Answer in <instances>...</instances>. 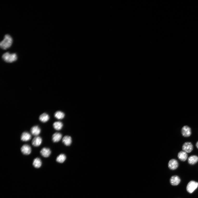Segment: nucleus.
Segmentation results:
<instances>
[{
    "mask_svg": "<svg viewBox=\"0 0 198 198\" xmlns=\"http://www.w3.org/2000/svg\"><path fill=\"white\" fill-rule=\"evenodd\" d=\"M22 154L25 155L30 154L31 151V149L30 146L27 144L23 145L21 148Z\"/></svg>",
    "mask_w": 198,
    "mask_h": 198,
    "instance_id": "nucleus-7",
    "label": "nucleus"
},
{
    "mask_svg": "<svg viewBox=\"0 0 198 198\" xmlns=\"http://www.w3.org/2000/svg\"><path fill=\"white\" fill-rule=\"evenodd\" d=\"M63 124L62 122L60 121L55 122L53 124V126L55 129L59 130L62 129Z\"/></svg>",
    "mask_w": 198,
    "mask_h": 198,
    "instance_id": "nucleus-19",
    "label": "nucleus"
},
{
    "mask_svg": "<svg viewBox=\"0 0 198 198\" xmlns=\"http://www.w3.org/2000/svg\"><path fill=\"white\" fill-rule=\"evenodd\" d=\"M179 166V163L177 160L172 159L170 160L168 163V167L172 170L176 169Z\"/></svg>",
    "mask_w": 198,
    "mask_h": 198,
    "instance_id": "nucleus-6",
    "label": "nucleus"
},
{
    "mask_svg": "<svg viewBox=\"0 0 198 198\" xmlns=\"http://www.w3.org/2000/svg\"><path fill=\"white\" fill-rule=\"evenodd\" d=\"M31 138V134L27 132H24L22 134L21 140L23 141H27L30 140Z\"/></svg>",
    "mask_w": 198,
    "mask_h": 198,
    "instance_id": "nucleus-14",
    "label": "nucleus"
},
{
    "mask_svg": "<svg viewBox=\"0 0 198 198\" xmlns=\"http://www.w3.org/2000/svg\"><path fill=\"white\" fill-rule=\"evenodd\" d=\"M41 132V129L38 126H36L33 127L31 129V134L34 136H37L39 135Z\"/></svg>",
    "mask_w": 198,
    "mask_h": 198,
    "instance_id": "nucleus-13",
    "label": "nucleus"
},
{
    "mask_svg": "<svg viewBox=\"0 0 198 198\" xmlns=\"http://www.w3.org/2000/svg\"><path fill=\"white\" fill-rule=\"evenodd\" d=\"M62 142L65 146H69L72 143V138L70 136H65L63 138Z\"/></svg>",
    "mask_w": 198,
    "mask_h": 198,
    "instance_id": "nucleus-15",
    "label": "nucleus"
},
{
    "mask_svg": "<svg viewBox=\"0 0 198 198\" xmlns=\"http://www.w3.org/2000/svg\"><path fill=\"white\" fill-rule=\"evenodd\" d=\"M51 153V151L50 149L46 148H43L40 151V153L42 156L45 158L49 157Z\"/></svg>",
    "mask_w": 198,
    "mask_h": 198,
    "instance_id": "nucleus-11",
    "label": "nucleus"
},
{
    "mask_svg": "<svg viewBox=\"0 0 198 198\" xmlns=\"http://www.w3.org/2000/svg\"><path fill=\"white\" fill-rule=\"evenodd\" d=\"M42 139L40 136H36L32 140V144L35 147H38L41 144Z\"/></svg>",
    "mask_w": 198,
    "mask_h": 198,
    "instance_id": "nucleus-10",
    "label": "nucleus"
},
{
    "mask_svg": "<svg viewBox=\"0 0 198 198\" xmlns=\"http://www.w3.org/2000/svg\"><path fill=\"white\" fill-rule=\"evenodd\" d=\"M42 162L41 159L38 158L35 159L33 162V165L36 168H39L41 166Z\"/></svg>",
    "mask_w": 198,
    "mask_h": 198,
    "instance_id": "nucleus-18",
    "label": "nucleus"
},
{
    "mask_svg": "<svg viewBox=\"0 0 198 198\" xmlns=\"http://www.w3.org/2000/svg\"><path fill=\"white\" fill-rule=\"evenodd\" d=\"M66 159V156L65 155L63 154H61L57 157L56 159V161L57 162L60 163H63Z\"/></svg>",
    "mask_w": 198,
    "mask_h": 198,
    "instance_id": "nucleus-20",
    "label": "nucleus"
},
{
    "mask_svg": "<svg viewBox=\"0 0 198 198\" xmlns=\"http://www.w3.org/2000/svg\"><path fill=\"white\" fill-rule=\"evenodd\" d=\"M171 184L173 186L178 185L181 182V179L177 176H172L170 180Z\"/></svg>",
    "mask_w": 198,
    "mask_h": 198,
    "instance_id": "nucleus-9",
    "label": "nucleus"
},
{
    "mask_svg": "<svg viewBox=\"0 0 198 198\" xmlns=\"http://www.w3.org/2000/svg\"><path fill=\"white\" fill-rule=\"evenodd\" d=\"M182 149L184 151L187 153H190L194 149V146L191 142H187L183 144Z\"/></svg>",
    "mask_w": 198,
    "mask_h": 198,
    "instance_id": "nucleus-5",
    "label": "nucleus"
},
{
    "mask_svg": "<svg viewBox=\"0 0 198 198\" xmlns=\"http://www.w3.org/2000/svg\"><path fill=\"white\" fill-rule=\"evenodd\" d=\"M62 135L59 133H56L52 136V140L54 143L58 142L62 138Z\"/></svg>",
    "mask_w": 198,
    "mask_h": 198,
    "instance_id": "nucleus-16",
    "label": "nucleus"
},
{
    "mask_svg": "<svg viewBox=\"0 0 198 198\" xmlns=\"http://www.w3.org/2000/svg\"><path fill=\"white\" fill-rule=\"evenodd\" d=\"M13 42L12 37L9 35L6 34L4 36V39L0 43V46L2 49L5 50L11 47Z\"/></svg>",
    "mask_w": 198,
    "mask_h": 198,
    "instance_id": "nucleus-1",
    "label": "nucleus"
},
{
    "mask_svg": "<svg viewBox=\"0 0 198 198\" xmlns=\"http://www.w3.org/2000/svg\"><path fill=\"white\" fill-rule=\"evenodd\" d=\"M188 163L190 164H195L198 162V156L195 155H191L188 158Z\"/></svg>",
    "mask_w": 198,
    "mask_h": 198,
    "instance_id": "nucleus-12",
    "label": "nucleus"
},
{
    "mask_svg": "<svg viewBox=\"0 0 198 198\" xmlns=\"http://www.w3.org/2000/svg\"><path fill=\"white\" fill-rule=\"evenodd\" d=\"M181 133L182 135L184 137H189L192 134L191 129L189 127L185 126L182 128Z\"/></svg>",
    "mask_w": 198,
    "mask_h": 198,
    "instance_id": "nucleus-4",
    "label": "nucleus"
},
{
    "mask_svg": "<svg viewBox=\"0 0 198 198\" xmlns=\"http://www.w3.org/2000/svg\"><path fill=\"white\" fill-rule=\"evenodd\" d=\"M54 116L56 119L58 120H62L64 118L65 114L62 111H58L55 113Z\"/></svg>",
    "mask_w": 198,
    "mask_h": 198,
    "instance_id": "nucleus-21",
    "label": "nucleus"
},
{
    "mask_svg": "<svg viewBox=\"0 0 198 198\" xmlns=\"http://www.w3.org/2000/svg\"><path fill=\"white\" fill-rule=\"evenodd\" d=\"M196 148L198 149V141H197L196 143Z\"/></svg>",
    "mask_w": 198,
    "mask_h": 198,
    "instance_id": "nucleus-22",
    "label": "nucleus"
},
{
    "mask_svg": "<svg viewBox=\"0 0 198 198\" xmlns=\"http://www.w3.org/2000/svg\"><path fill=\"white\" fill-rule=\"evenodd\" d=\"M50 118L49 115L45 113L42 114L39 117V120L41 122L45 123L48 121Z\"/></svg>",
    "mask_w": 198,
    "mask_h": 198,
    "instance_id": "nucleus-17",
    "label": "nucleus"
},
{
    "mask_svg": "<svg viewBox=\"0 0 198 198\" xmlns=\"http://www.w3.org/2000/svg\"><path fill=\"white\" fill-rule=\"evenodd\" d=\"M198 187V182L194 181H191L188 183L187 187V191L192 194L194 192Z\"/></svg>",
    "mask_w": 198,
    "mask_h": 198,
    "instance_id": "nucleus-3",
    "label": "nucleus"
},
{
    "mask_svg": "<svg viewBox=\"0 0 198 198\" xmlns=\"http://www.w3.org/2000/svg\"><path fill=\"white\" fill-rule=\"evenodd\" d=\"M177 157L179 160L182 162H185L188 158L187 153L183 150L179 152L177 155Z\"/></svg>",
    "mask_w": 198,
    "mask_h": 198,
    "instance_id": "nucleus-8",
    "label": "nucleus"
},
{
    "mask_svg": "<svg viewBox=\"0 0 198 198\" xmlns=\"http://www.w3.org/2000/svg\"><path fill=\"white\" fill-rule=\"evenodd\" d=\"M2 58L5 62L12 63L15 62L17 60V57L15 53L11 54L9 52H7L3 55Z\"/></svg>",
    "mask_w": 198,
    "mask_h": 198,
    "instance_id": "nucleus-2",
    "label": "nucleus"
}]
</instances>
